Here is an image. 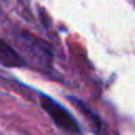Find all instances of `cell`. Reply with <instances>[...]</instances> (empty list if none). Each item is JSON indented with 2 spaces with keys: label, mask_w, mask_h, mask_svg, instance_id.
<instances>
[{
  "label": "cell",
  "mask_w": 135,
  "mask_h": 135,
  "mask_svg": "<svg viewBox=\"0 0 135 135\" xmlns=\"http://www.w3.org/2000/svg\"><path fill=\"white\" fill-rule=\"evenodd\" d=\"M39 102H41V107L47 112V115L52 118V121L60 129L71 132V134H80V124L63 105H60L58 102H55L52 98H49L46 94L39 96Z\"/></svg>",
  "instance_id": "cell-1"
},
{
  "label": "cell",
  "mask_w": 135,
  "mask_h": 135,
  "mask_svg": "<svg viewBox=\"0 0 135 135\" xmlns=\"http://www.w3.org/2000/svg\"><path fill=\"white\" fill-rule=\"evenodd\" d=\"M0 63L8 68H22L27 66V61L19 55L8 42L0 39Z\"/></svg>",
  "instance_id": "cell-2"
},
{
  "label": "cell",
  "mask_w": 135,
  "mask_h": 135,
  "mask_svg": "<svg viewBox=\"0 0 135 135\" xmlns=\"http://www.w3.org/2000/svg\"><path fill=\"white\" fill-rule=\"evenodd\" d=\"M69 101L74 102V104L77 105V108H79V110H82V112H83V113H85V115L88 116V119H90L91 123H94V126H96L98 129H101V119H99V118H98V116H96L94 113H91V112H90V110L86 108V105H85L83 102L79 101V99H75V98H69Z\"/></svg>",
  "instance_id": "cell-3"
}]
</instances>
